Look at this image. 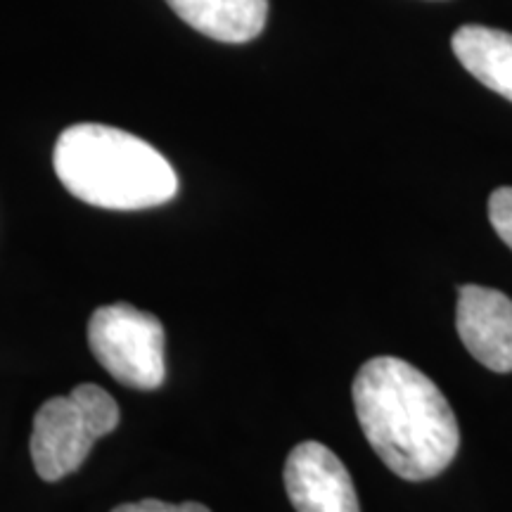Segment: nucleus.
<instances>
[{"instance_id":"obj_1","label":"nucleus","mask_w":512,"mask_h":512,"mask_svg":"<svg viewBox=\"0 0 512 512\" xmlns=\"http://www.w3.org/2000/svg\"><path fill=\"white\" fill-rule=\"evenodd\" d=\"M351 396L368 444L396 477L425 482L453 463L460 446L456 413L422 370L394 356L370 358Z\"/></svg>"},{"instance_id":"obj_2","label":"nucleus","mask_w":512,"mask_h":512,"mask_svg":"<svg viewBox=\"0 0 512 512\" xmlns=\"http://www.w3.org/2000/svg\"><path fill=\"white\" fill-rule=\"evenodd\" d=\"M53 166L74 197L102 209L159 207L178 192V176L162 152L133 133L105 124H76L62 131Z\"/></svg>"},{"instance_id":"obj_3","label":"nucleus","mask_w":512,"mask_h":512,"mask_svg":"<svg viewBox=\"0 0 512 512\" xmlns=\"http://www.w3.org/2000/svg\"><path fill=\"white\" fill-rule=\"evenodd\" d=\"M119 406L93 382L76 384L69 396L48 399L36 411L29 451L43 482H60L79 470L95 441L119 425Z\"/></svg>"},{"instance_id":"obj_4","label":"nucleus","mask_w":512,"mask_h":512,"mask_svg":"<svg viewBox=\"0 0 512 512\" xmlns=\"http://www.w3.org/2000/svg\"><path fill=\"white\" fill-rule=\"evenodd\" d=\"M88 347L114 380L133 389H159L166 380L162 320L121 302L95 309L88 320Z\"/></svg>"},{"instance_id":"obj_5","label":"nucleus","mask_w":512,"mask_h":512,"mask_svg":"<svg viewBox=\"0 0 512 512\" xmlns=\"http://www.w3.org/2000/svg\"><path fill=\"white\" fill-rule=\"evenodd\" d=\"M285 491L297 512H361L354 479L320 441L294 446L285 463Z\"/></svg>"},{"instance_id":"obj_6","label":"nucleus","mask_w":512,"mask_h":512,"mask_svg":"<svg viewBox=\"0 0 512 512\" xmlns=\"http://www.w3.org/2000/svg\"><path fill=\"white\" fill-rule=\"evenodd\" d=\"M456 328L460 342L484 368L512 373V299L491 287L458 290Z\"/></svg>"},{"instance_id":"obj_7","label":"nucleus","mask_w":512,"mask_h":512,"mask_svg":"<svg viewBox=\"0 0 512 512\" xmlns=\"http://www.w3.org/2000/svg\"><path fill=\"white\" fill-rule=\"evenodd\" d=\"M171 10L207 38L221 43H249L268 19V0H166Z\"/></svg>"},{"instance_id":"obj_8","label":"nucleus","mask_w":512,"mask_h":512,"mask_svg":"<svg viewBox=\"0 0 512 512\" xmlns=\"http://www.w3.org/2000/svg\"><path fill=\"white\" fill-rule=\"evenodd\" d=\"M451 48L479 83L512 102V34L465 24L453 34Z\"/></svg>"},{"instance_id":"obj_9","label":"nucleus","mask_w":512,"mask_h":512,"mask_svg":"<svg viewBox=\"0 0 512 512\" xmlns=\"http://www.w3.org/2000/svg\"><path fill=\"white\" fill-rule=\"evenodd\" d=\"M489 221L498 238L512 249V188H498L491 192Z\"/></svg>"},{"instance_id":"obj_10","label":"nucleus","mask_w":512,"mask_h":512,"mask_svg":"<svg viewBox=\"0 0 512 512\" xmlns=\"http://www.w3.org/2000/svg\"><path fill=\"white\" fill-rule=\"evenodd\" d=\"M112 512H211L207 505L188 501V503H164L157 498H145L138 503H124L117 505Z\"/></svg>"}]
</instances>
